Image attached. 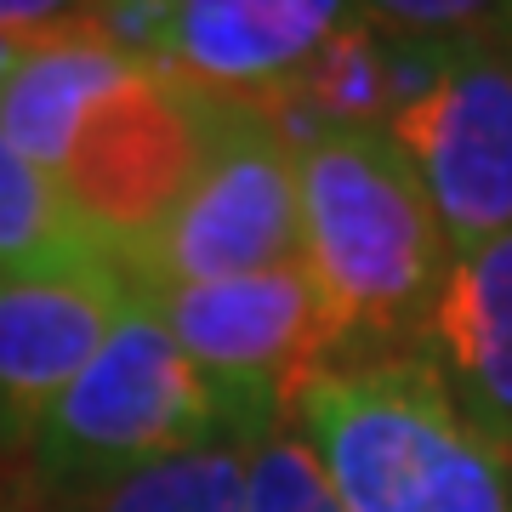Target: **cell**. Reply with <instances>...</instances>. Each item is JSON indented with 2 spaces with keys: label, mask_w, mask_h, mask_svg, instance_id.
I'll list each match as a JSON object with an SVG mask.
<instances>
[{
  "label": "cell",
  "mask_w": 512,
  "mask_h": 512,
  "mask_svg": "<svg viewBox=\"0 0 512 512\" xmlns=\"http://www.w3.org/2000/svg\"><path fill=\"white\" fill-rule=\"evenodd\" d=\"M291 154L302 262L325 302L336 365L421 353L456 251L410 160L376 126L308 131Z\"/></svg>",
  "instance_id": "1"
},
{
  "label": "cell",
  "mask_w": 512,
  "mask_h": 512,
  "mask_svg": "<svg viewBox=\"0 0 512 512\" xmlns=\"http://www.w3.org/2000/svg\"><path fill=\"white\" fill-rule=\"evenodd\" d=\"M342 512H512V450L421 353L330 365L285 399Z\"/></svg>",
  "instance_id": "2"
},
{
  "label": "cell",
  "mask_w": 512,
  "mask_h": 512,
  "mask_svg": "<svg viewBox=\"0 0 512 512\" xmlns=\"http://www.w3.org/2000/svg\"><path fill=\"white\" fill-rule=\"evenodd\" d=\"M234 427L256 421L228 416V404L171 342L165 319L143 296H131V308L114 319L86 370L40 410L29 427V450L40 490L52 501H80L148 461L194 450Z\"/></svg>",
  "instance_id": "3"
},
{
  "label": "cell",
  "mask_w": 512,
  "mask_h": 512,
  "mask_svg": "<svg viewBox=\"0 0 512 512\" xmlns=\"http://www.w3.org/2000/svg\"><path fill=\"white\" fill-rule=\"evenodd\" d=\"M222 114L228 97L200 92L154 63H137L80 120L69 160L57 171L80 234L114 262L143 251L194 188L222 131Z\"/></svg>",
  "instance_id": "4"
},
{
  "label": "cell",
  "mask_w": 512,
  "mask_h": 512,
  "mask_svg": "<svg viewBox=\"0 0 512 512\" xmlns=\"http://www.w3.org/2000/svg\"><path fill=\"white\" fill-rule=\"evenodd\" d=\"M291 262H302L296 154L251 97H228L222 131L194 188L160 234L120 268L137 296H154L177 291V285L268 274Z\"/></svg>",
  "instance_id": "5"
},
{
  "label": "cell",
  "mask_w": 512,
  "mask_h": 512,
  "mask_svg": "<svg viewBox=\"0 0 512 512\" xmlns=\"http://www.w3.org/2000/svg\"><path fill=\"white\" fill-rule=\"evenodd\" d=\"M382 131L421 177L456 256L512 234V35L450 40L433 80Z\"/></svg>",
  "instance_id": "6"
},
{
  "label": "cell",
  "mask_w": 512,
  "mask_h": 512,
  "mask_svg": "<svg viewBox=\"0 0 512 512\" xmlns=\"http://www.w3.org/2000/svg\"><path fill=\"white\" fill-rule=\"evenodd\" d=\"M143 302L165 319L171 342L228 404V416L256 427L279 421L296 387L336 365V336L308 262L211 285H177Z\"/></svg>",
  "instance_id": "7"
},
{
  "label": "cell",
  "mask_w": 512,
  "mask_h": 512,
  "mask_svg": "<svg viewBox=\"0 0 512 512\" xmlns=\"http://www.w3.org/2000/svg\"><path fill=\"white\" fill-rule=\"evenodd\" d=\"M131 296L137 291L126 268L109 251L0 274V416L29 433L40 410L103 348Z\"/></svg>",
  "instance_id": "8"
},
{
  "label": "cell",
  "mask_w": 512,
  "mask_h": 512,
  "mask_svg": "<svg viewBox=\"0 0 512 512\" xmlns=\"http://www.w3.org/2000/svg\"><path fill=\"white\" fill-rule=\"evenodd\" d=\"M359 0H165L148 63L217 97H268L313 63Z\"/></svg>",
  "instance_id": "9"
},
{
  "label": "cell",
  "mask_w": 512,
  "mask_h": 512,
  "mask_svg": "<svg viewBox=\"0 0 512 512\" xmlns=\"http://www.w3.org/2000/svg\"><path fill=\"white\" fill-rule=\"evenodd\" d=\"M421 359L444 376L461 410L512 450V234L450 262Z\"/></svg>",
  "instance_id": "10"
},
{
  "label": "cell",
  "mask_w": 512,
  "mask_h": 512,
  "mask_svg": "<svg viewBox=\"0 0 512 512\" xmlns=\"http://www.w3.org/2000/svg\"><path fill=\"white\" fill-rule=\"evenodd\" d=\"M137 69L97 23H57L29 35L18 69L0 80V137L46 177L63 171L80 120Z\"/></svg>",
  "instance_id": "11"
},
{
  "label": "cell",
  "mask_w": 512,
  "mask_h": 512,
  "mask_svg": "<svg viewBox=\"0 0 512 512\" xmlns=\"http://www.w3.org/2000/svg\"><path fill=\"white\" fill-rule=\"evenodd\" d=\"M256 433L262 427H234L194 450L148 461L80 501H63V512H245V461Z\"/></svg>",
  "instance_id": "12"
},
{
  "label": "cell",
  "mask_w": 512,
  "mask_h": 512,
  "mask_svg": "<svg viewBox=\"0 0 512 512\" xmlns=\"http://www.w3.org/2000/svg\"><path fill=\"white\" fill-rule=\"evenodd\" d=\"M86 251H97V245L80 234L57 177H46L0 137V274L52 268V262Z\"/></svg>",
  "instance_id": "13"
},
{
  "label": "cell",
  "mask_w": 512,
  "mask_h": 512,
  "mask_svg": "<svg viewBox=\"0 0 512 512\" xmlns=\"http://www.w3.org/2000/svg\"><path fill=\"white\" fill-rule=\"evenodd\" d=\"M245 512H342L319 461L285 416L262 427L245 461Z\"/></svg>",
  "instance_id": "14"
},
{
  "label": "cell",
  "mask_w": 512,
  "mask_h": 512,
  "mask_svg": "<svg viewBox=\"0 0 512 512\" xmlns=\"http://www.w3.org/2000/svg\"><path fill=\"white\" fill-rule=\"evenodd\" d=\"M370 23L421 40H473L512 35V0H359Z\"/></svg>",
  "instance_id": "15"
},
{
  "label": "cell",
  "mask_w": 512,
  "mask_h": 512,
  "mask_svg": "<svg viewBox=\"0 0 512 512\" xmlns=\"http://www.w3.org/2000/svg\"><path fill=\"white\" fill-rule=\"evenodd\" d=\"M97 0H0V35H40L57 23H92Z\"/></svg>",
  "instance_id": "16"
},
{
  "label": "cell",
  "mask_w": 512,
  "mask_h": 512,
  "mask_svg": "<svg viewBox=\"0 0 512 512\" xmlns=\"http://www.w3.org/2000/svg\"><path fill=\"white\" fill-rule=\"evenodd\" d=\"M0 512H63V501H52V495H12V501H0Z\"/></svg>",
  "instance_id": "17"
},
{
  "label": "cell",
  "mask_w": 512,
  "mask_h": 512,
  "mask_svg": "<svg viewBox=\"0 0 512 512\" xmlns=\"http://www.w3.org/2000/svg\"><path fill=\"white\" fill-rule=\"evenodd\" d=\"M23 46H29V35H0V80H6V74L18 69Z\"/></svg>",
  "instance_id": "18"
}]
</instances>
